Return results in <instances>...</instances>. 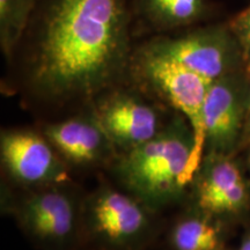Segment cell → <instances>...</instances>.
I'll use <instances>...</instances> for the list:
<instances>
[{
  "label": "cell",
  "instance_id": "cell-1",
  "mask_svg": "<svg viewBox=\"0 0 250 250\" xmlns=\"http://www.w3.org/2000/svg\"><path fill=\"white\" fill-rule=\"evenodd\" d=\"M133 34L132 0H36L15 50L22 87L42 102L96 101L129 73Z\"/></svg>",
  "mask_w": 250,
  "mask_h": 250
},
{
  "label": "cell",
  "instance_id": "cell-2",
  "mask_svg": "<svg viewBox=\"0 0 250 250\" xmlns=\"http://www.w3.org/2000/svg\"><path fill=\"white\" fill-rule=\"evenodd\" d=\"M193 131L182 117L162 127L154 138L137 146L117 162L121 183L145 208L158 210L176 202L191 181Z\"/></svg>",
  "mask_w": 250,
  "mask_h": 250
},
{
  "label": "cell",
  "instance_id": "cell-3",
  "mask_svg": "<svg viewBox=\"0 0 250 250\" xmlns=\"http://www.w3.org/2000/svg\"><path fill=\"white\" fill-rule=\"evenodd\" d=\"M129 73L139 83L182 114L191 126L195 136V152L190 167L192 180L203 160L204 104L213 81L174 59L156 54L146 45L133 51Z\"/></svg>",
  "mask_w": 250,
  "mask_h": 250
},
{
  "label": "cell",
  "instance_id": "cell-4",
  "mask_svg": "<svg viewBox=\"0 0 250 250\" xmlns=\"http://www.w3.org/2000/svg\"><path fill=\"white\" fill-rule=\"evenodd\" d=\"M144 45L211 81L246 68L241 46L228 23L196 27L179 36L158 37Z\"/></svg>",
  "mask_w": 250,
  "mask_h": 250
},
{
  "label": "cell",
  "instance_id": "cell-5",
  "mask_svg": "<svg viewBox=\"0 0 250 250\" xmlns=\"http://www.w3.org/2000/svg\"><path fill=\"white\" fill-rule=\"evenodd\" d=\"M250 99L247 68L211 83L204 104V151L230 155L243 140Z\"/></svg>",
  "mask_w": 250,
  "mask_h": 250
},
{
  "label": "cell",
  "instance_id": "cell-6",
  "mask_svg": "<svg viewBox=\"0 0 250 250\" xmlns=\"http://www.w3.org/2000/svg\"><path fill=\"white\" fill-rule=\"evenodd\" d=\"M93 114L114 147L124 152L143 145L162 130L156 109L134 90L114 87L96 100Z\"/></svg>",
  "mask_w": 250,
  "mask_h": 250
},
{
  "label": "cell",
  "instance_id": "cell-7",
  "mask_svg": "<svg viewBox=\"0 0 250 250\" xmlns=\"http://www.w3.org/2000/svg\"><path fill=\"white\" fill-rule=\"evenodd\" d=\"M2 164L23 184H54L67 179L66 168L48 139L31 131H5L0 139Z\"/></svg>",
  "mask_w": 250,
  "mask_h": 250
},
{
  "label": "cell",
  "instance_id": "cell-8",
  "mask_svg": "<svg viewBox=\"0 0 250 250\" xmlns=\"http://www.w3.org/2000/svg\"><path fill=\"white\" fill-rule=\"evenodd\" d=\"M196 174L197 204L205 213L236 214L247 208L249 188L230 155L208 154Z\"/></svg>",
  "mask_w": 250,
  "mask_h": 250
},
{
  "label": "cell",
  "instance_id": "cell-9",
  "mask_svg": "<svg viewBox=\"0 0 250 250\" xmlns=\"http://www.w3.org/2000/svg\"><path fill=\"white\" fill-rule=\"evenodd\" d=\"M138 199L116 190L105 189L93 198L89 223L100 239L112 246L136 242L148 228V218Z\"/></svg>",
  "mask_w": 250,
  "mask_h": 250
},
{
  "label": "cell",
  "instance_id": "cell-10",
  "mask_svg": "<svg viewBox=\"0 0 250 250\" xmlns=\"http://www.w3.org/2000/svg\"><path fill=\"white\" fill-rule=\"evenodd\" d=\"M76 204L72 197L58 190H45L24 199L19 218L24 228L41 242L61 245L76 228Z\"/></svg>",
  "mask_w": 250,
  "mask_h": 250
},
{
  "label": "cell",
  "instance_id": "cell-11",
  "mask_svg": "<svg viewBox=\"0 0 250 250\" xmlns=\"http://www.w3.org/2000/svg\"><path fill=\"white\" fill-rule=\"evenodd\" d=\"M44 134L56 151L73 165L96 164L114 148L93 112L49 125Z\"/></svg>",
  "mask_w": 250,
  "mask_h": 250
},
{
  "label": "cell",
  "instance_id": "cell-12",
  "mask_svg": "<svg viewBox=\"0 0 250 250\" xmlns=\"http://www.w3.org/2000/svg\"><path fill=\"white\" fill-rule=\"evenodd\" d=\"M134 27L158 34L202 22L208 14V0H132Z\"/></svg>",
  "mask_w": 250,
  "mask_h": 250
},
{
  "label": "cell",
  "instance_id": "cell-13",
  "mask_svg": "<svg viewBox=\"0 0 250 250\" xmlns=\"http://www.w3.org/2000/svg\"><path fill=\"white\" fill-rule=\"evenodd\" d=\"M35 5L36 0H0V46L7 59L20 44Z\"/></svg>",
  "mask_w": 250,
  "mask_h": 250
},
{
  "label": "cell",
  "instance_id": "cell-14",
  "mask_svg": "<svg viewBox=\"0 0 250 250\" xmlns=\"http://www.w3.org/2000/svg\"><path fill=\"white\" fill-rule=\"evenodd\" d=\"M219 230L202 218H187L176 225L171 234L175 250H217Z\"/></svg>",
  "mask_w": 250,
  "mask_h": 250
},
{
  "label": "cell",
  "instance_id": "cell-15",
  "mask_svg": "<svg viewBox=\"0 0 250 250\" xmlns=\"http://www.w3.org/2000/svg\"><path fill=\"white\" fill-rule=\"evenodd\" d=\"M227 23L241 46L246 68L250 73V2Z\"/></svg>",
  "mask_w": 250,
  "mask_h": 250
},
{
  "label": "cell",
  "instance_id": "cell-16",
  "mask_svg": "<svg viewBox=\"0 0 250 250\" xmlns=\"http://www.w3.org/2000/svg\"><path fill=\"white\" fill-rule=\"evenodd\" d=\"M248 139L250 140V99H249V108H248V115H247V121H246V127H245V133H243V140ZM242 140V142H243Z\"/></svg>",
  "mask_w": 250,
  "mask_h": 250
},
{
  "label": "cell",
  "instance_id": "cell-17",
  "mask_svg": "<svg viewBox=\"0 0 250 250\" xmlns=\"http://www.w3.org/2000/svg\"><path fill=\"white\" fill-rule=\"evenodd\" d=\"M239 250H250V235L243 240Z\"/></svg>",
  "mask_w": 250,
  "mask_h": 250
}]
</instances>
